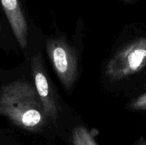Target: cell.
Masks as SVG:
<instances>
[{"label":"cell","mask_w":146,"mask_h":145,"mask_svg":"<svg viewBox=\"0 0 146 145\" xmlns=\"http://www.w3.org/2000/svg\"><path fill=\"white\" fill-rule=\"evenodd\" d=\"M0 115L31 132L42 130L50 121L34 85L24 79L15 80L1 87Z\"/></svg>","instance_id":"cell-1"},{"label":"cell","mask_w":146,"mask_h":145,"mask_svg":"<svg viewBox=\"0 0 146 145\" xmlns=\"http://www.w3.org/2000/svg\"><path fill=\"white\" fill-rule=\"evenodd\" d=\"M55 32L44 38V47L51 66L67 91H70L79 75L78 51L68 37L58 29L53 19Z\"/></svg>","instance_id":"cell-2"},{"label":"cell","mask_w":146,"mask_h":145,"mask_svg":"<svg viewBox=\"0 0 146 145\" xmlns=\"http://www.w3.org/2000/svg\"><path fill=\"white\" fill-rule=\"evenodd\" d=\"M146 67V34H139L122 43L108 60L104 75L118 82L136 74Z\"/></svg>","instance_id":"cell-3"},{"label":"cell","mask_w":146,"mask_h":145,"mask_svg":"<svg viewBox=\"0 0 146 145\" xmlns=\"http://www.w3.org/2000/svg\"><path fill=\"white\" fill-rule=\"evenodd\" d=\"M0 13L22 51H27L37 35L35 25L25 0H0Z\"/></svg>","instance_id":"cell-4"},{"label":"cell","mask_w":146,"mask_h":145,"mask_svg":"<svg viewBox=\"0 0 146 145\" xmlns=\"http://www.w3.org/2000/svg\"><path fill=\"white\" fill-rule=\"evenodd\" d=\"M30 66L34 81V87L42 103L44 114L50 122L56 124L58 119L57 102L51 82L45 72L41 51L38 50L32 56Z\"/></svg>","instance_id":"cell-5"},{"label":"cell","mask_w":146,"mask_h":145,"mask_svg":"<svg viewBox=\"0 0 146 145\" xmlns=\"http://www.w3.org/2000/svg\"><path fill=\"white\" fill-rule=\"evenodd\" d=\"M72 145H98L92 133L83 126L75 127L72 132Z\"/></svg>","instance_id":"cell-6"},{"label":"cell","mask_w":146,"mask_h":145,"mask_svg":"<svg viewBox=\"0 0 146 145\" xmlns=\"http://www.w3.org/2000/svg\"><path fill=\"white\" fill-rule=\"evenodd\" d=\"M9 34H11V32L0 13V49L4 48L8 45L9 40L10 38Z\"/></svg>","instance_id":"cell-7"},{"label":"cell","mask_w":146,"mask_h":145,"mask_svg":"<svg viewBox=\"0 0 146 145\" xmlns=\"http://www.w3.org/2000/svg\"><path fill=\"white\" fill-rule=\"evenodd\" d=\"M129 109L133 111H146V91L137 96L129 103Z\"/></svg>","instance_id":"cell-8"},{"label":"cell","mask_w":146,"mask_h":145,"mask_svg":"<svg viewBox=\"0 0 146 145\" xmlns=\"http://www.w3.org/2000/svg\"><path fill=\"white\" fill-rule=\"evenodd\" d=\"M135 145H146V139L143 138H139Z\"/></svg>","instance_id":"cell-9"},{"label":"cell","mask_w":146,"mask_h":145,"mask_svg":"<svg viewBox=\"0 0 146 145\" xmlns=\"http://www.w3.org/2000/svg\"><path fill=\"white\" fill-rule=\"evenodd\" d=\"M121 2H124V3H134V2H137L138 0H120Z\"/></svg>","instance_id":"cell-10"}]
</instances>
